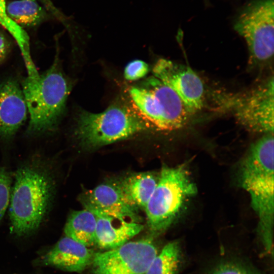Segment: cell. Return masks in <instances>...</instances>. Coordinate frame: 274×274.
Masks as SVG:
<instances>
[{"label": "cell", "mask_w": 274, "mask_h": 274, "mask_svg": "<svg viewBox=\"0 0 274 274\" xmlns=\"http://www.w3.org/2000/svg\"><path fill=\"white\" fill-rule=\"evenodd\" d=\"M43 4L45 8L52 13L53 15L56 14L58 12V10L55 8L51 0H40Z\"/></svg>", "instance_id": "obj_24"}, {"label": "cell", "mask_w": 274, "mask_h": 274, "mask_svg": "<svg viewBox=\"0 0 274 274\" xmlns=\"http://www.w3.org/2000/svg\"><path fill=\"white\" fill-rule=\"evenodd\" d=\"M95 252L66 236L61 238L42 258V264L80 273L91 266Z\"/></svg>", "instance_id": "obj_13"}, {"label": "cell", "mask_w": 274, "mask_h": 274, "mask_svg": "<svg viewBox=\"0 0 274 274\" xmlns=\"http://www.w3.org/2000/svg\"><path fill=\"white\" fill-rule=\"evenodd\" d=\"M12 44L10 40L0 31V64L7 58L10 53Z\"/></svg>", "instance_id": "obj_23"}, {"label": "cell", "mask_w": 274, "mask_h": 274, "mask_svg": "<svg viewBox=\"0 0 274 274\" xmlns=\"http://www.w3.org/2000/svg\"><path fill=\"white\" fill-rule=\"evenodd\" d=\"M273 134H267L251 145L238 169L239 184L249 194L258 218L263 246L273 255L274 221Z\"/></svg>", "instance_id": "obj_1"}, {"label": "cell", "mask_w": 274, "mask_h": 274, "mask_svg": "<svg viewBox=\"0 0 274 274\" xmlns=\"http://www.w3.org/2000/svg\"><path fill=\"white\" fill-rule=\"evenodd\" d=\"M153 73L177 94L191 116L205 107V85L189 66L161 58L155 64Z\"/></svg>", "instance_id": "obj_10"}, {"label": "cell", "mask_w": 274, "mask_h": 274, "mask_svg": "<svg viewBox=\"0 0 274 274\" xmlns=\"http://www.w3.org/2000/svg\"><path fill=\"white\" fill-rule=\"evenodd\" d=\"M96 219V246L105 250L129 242L143 229L140 222L93 213Z\"/></svg>", "instance_id": "obj_14"}, {"label": "cell", "mask_w": 274, "mask_h": 274, "mask_svg": "<svg viewBox=\"0 0 274 274\" xmlns=\"http://www.w3.org/2000/svg\"><path fill=\"white\" fill-rule=\"evenodd\" d=\"M149 67L145 61L135 59L129 62L124 70V77L129 81H134L144 78L148 73Z\"/></svg>", "instance_id": "obj_21"}, {"label": "cell", "mask_w": 274, "mask_h": 274, "mask_svg": "<svg viewBox=\"0 0 274 274\" xmlns=\"http://www.w3.org/2000/svg\"><path fill=\"white\" fill-rule=\"evenodd\" d=\"M273 0H255L244 7L235 19L234 28L245 40L254 63L269 60L274 51Z\"/></svg>", "instance_id": "obj_7"}, {"label": "cell", "mask_w": 274, "mask_h": 274, "mask_svg": "<svg viewBox=\"0 0 274 274\" xmlns=\"http://www.w3.org/2000/svg\"><path fill=\"white\" fill-rule=\"evenodd\" d=\"M5 0H0V24L4 27L17 41L22 48L28 44V38L22 28L14 22L7 15Z\"/></svg>", "instance_id": "obj_19"}, {"label": "cell", "mask_w": 274, "mask_h": 274, "mask_svg": "<svg viewBox=\"0 0 274 274\" xmlns=\"http://www.w3.org/2000/svg\"><path fill=\"white\" fill-rule=\"evenodd\" d=\"M158 177L152 173L131 175L118 183L126 199L137 208H145L157 185Z\"/></svg>", "instance_id": "obj_15"}, {"label": "cell", "mask_w": 274, "mask_h": 274, "mask_svg": "<svg viewBox=\"0 0 274 274\" xmlns=\"http://www.w3.org/2000/svg\"><path fill=\"white\" fill-rule=\"evenodd\" d=\"M128 94L133 108L151 128L169 132L181 129L191 117L177 94L154 76L140 86H132Z\"/></svg>", "instance_id": "obj_6"}, {"label": "cell", "mask_w": 274, "mask_h": 274, "mask_svg": "<svg viewBox=\"0 0 274 274\" xmlns=\"http://www.w3.org/2000/svg\"><path fill=\"white\" fill-rule=\"evenodd\" d=\"M55 186L51 171L40 161L34 160L19 168L9 205L14 233L26 235L39 228L51 207Z\"/></svg>", "instance_id": "obj_2"}, {"label": "cell", "mask_w": 274, "mask_h": 274, "mask_svg": "<svg viewBox=\"0 0 274 274\" xmlns=\"http://www.w3.org/2000/svg\"><path fill=\"white\" fill-rule=\"evenodd\" d=\"M96 219L90 210L74 211L69 215L64 228L65 236L88 247L96 246Z\"/></svg>", "instance_id": "obj_16"}, {"label": "cell", "mask_w": 274, "mask_h": 274, "mask_svg": "<svg viewBox=\"0 0 274 274\" xmlns=\"http://www.w3.org/2000/svg\"><path fill=\"white\" fill-rule=\"evenodd\" d=\"M8 16L19 26H35L46 17V13L36 0H17L6 5Z\"/></svg>", "instance_id": "obj_17"}, {"label": "cell", "mask_w": 274, "mask_h": 274, "mask_svg": "<svg viewBox=\"0 0 274 274\" xmlns=\"http://www.w3.org/2000/svg\"><path fill=\"white\" fill-rule=\"evenodd\" d=\"M10 174L0 166V222L9 205L11 190Z\"/></svg>", "instance_id": "obj_20"}, {"label": "cell", "mask_w": 274, "mask_h": 274, "mask_svg": "<svg viewBox=\"0 0 274 274\" xmlns=\"http://www.w3.org/2000/svg\"><path fill=\"white\" fill-rule=\"evenodd\" d=\"M79 200L84 209L141 222L138 208L131 204L123 194L118 183H104L82 193Z\"/></svg>", "instance_id": "obj_11"}, {"label": "cell", "mask_w": 274, "mask_h": 274, "mask_svg": "<svg viewBox=\"0 0 274 274\" xmlns=\"http://www.w3.org/2000/svg\"><path fill=\"white\" fill-rule=\"evenodd\" d=\"M151 128L132 108L114 104L102 112H79L75 136L84 148L96 149Z\"/></svg>", "instance_id": "obj_4"}, {"label": "cell", "mask_w": 274, "mask_h": 274, "mask_svg": "<svg viewBox=\"0 0 274 274\" xmlns=\"http://www.w3.org/2000/svg\"><path fill=\"white\" fill-rule=\"evenodd\" d=\"M197 187L187 165H163L157 185L144 208L148 227L159 235L166 231L179 216L185 202L196 194Z\"/></svg>", "instance_id": "obj_5"}, {"label": "cell", "mask_w": 274, "mask_h": 274, "mask_svg": "<svg viewBox=\"0 0 274 274\" xmlns=\"http://www.w3.org/2000/svg\"><path fill=\"white\" fill-rule=\"evenodd\" d=\"M21 87L29 116L27 132L38 135L55 130L65 113L72 88L58 55L47 71L26 78Z\"/></svg>", "instance_id": "obj_3"}, {"label": "cell", "mask_w": 274, "mask_h": 274, "mask_svg": "<svg viewBox=\"0 0 274 274\" xmlns=\"http://www.w3.org/2000/svg\"><path fill=\"white\" fill-rule=\"evenodd\" d=\"M273 77L227 100L226 107L236 120L251 132L273 133Z\"/></svg>", "instance_id": "obj_8"}, {"label": "cell", "mask_w": 274, "mask_h": 274, "mask_svg": "<svg viewBox=\"0 0 274 274\" xmlns=\"http://www.w3.org/2000/svg\"><path fill=\"white\" fill-rule=\"evenodd\" d=\"M182 258L180 243L170 242L154 258L146 274H178Z\"/></svg>", "instance_id": "obj_18"}, {"label": "cell", "mask_w": 274, "mask_h": 274, "mask_svg": "<svg viewBox=\"0 0 274 274\" xmlns=\"http://www.w3.org/2000/svg\"><path fill=\"white\" fill-rule=\"evenodd\" d=\"M151 239L129 241L102 252H95L92 274H146L158 254Z\"/></svg>", "instance_id": "obj_9"}, {"label": "cell", "mask_w": 274, "mask_h": 274, "mask_svg": "<svg viewBox=\"0 0 274 274\" xmlns=\"http://www.w3.org/2000/svg\"><path fill=\"white\" fill-rule=\"evenodd\" d=\"M28 115L21 85L9 78L0 82V139H8L17 132Z\"/></svg>", "instance_id": "obj_12"}, {"label": "cell", "mask_w": 274, "mask_h": 274, "mask_svg": "<svg viewBox=\"0 0 274 274\" xmlns=\"http://www.w3.org/2000/svg\"><path fill=\"white\" fill-rule=\"evenodd\" d=\"M210 274H258L249 267L236 262H226L216 266Z\"/></svg>", "instance_id": "obj_22"}]
</instances>
